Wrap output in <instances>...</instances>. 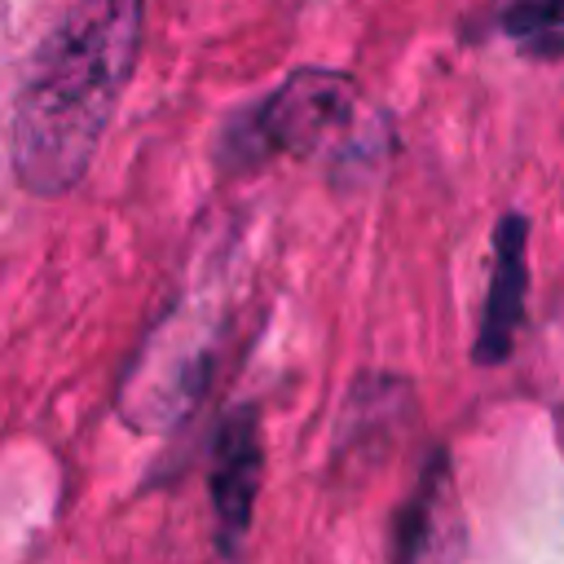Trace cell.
<instances>
[{
    "instance_id": "obj_1",
    "label": "cell",
    "mask_w": 564,
    "mask_h": 564,
    "mask_svg": "<svg viewBox=\"0 0 564 564\" xmlns=\"http://www.w3.org/2000/svg\"><path fill=\"white\" fill-rule=\"evenodd\" d=\"M141 44V0H75L35 44L9 119V163L26 194L79 185L128 88Z\"/></svg>"
},
{
    "instance_id": "obj_2",
    "label": "cell",
    "mask_w": 564,
    "mask_h": 564,
    "mask_svg": "<svg viewBox=\"0 0 564 564\" xmlns=\"http://www.w3.org/2000/svg\"><path fill=\"white\" fill-rule=\"evenodd\" d=\"M220 352L216 313H172L132 357L119 392V410L132 427L163 432L181 423L207 392Z\"/></svg>"
},
{
    "instance_id": "obj_3",
    "label": "cell",
    "mask_w": 564,
    "mask_h": 564,
    "mask_svg": "<svg viewBox=\"0 0 564 564\" xmlns=\"http://www.w3.org/2000/svg\"><path fill=\"white\" fill-rule=\"evenodd\" d=\"M357 84L335 70H295L251 119L229 137V154L251 163L260 154H322L357 123Z\"/></svg>"
},
{
    "instance_id": "obj_4",
    "label": "cell",
    "mask_w": 564,
    "mask_h": 564,
    "mask_svg": "<svg viewBox=\"0 0 564 564\" xmlns=\"http://www.w3.org/2000/svg\"><path fill=\"white\" fill-rule=\"evenodd\" d=\"M260 471H264V445H260V423L256 410H234L212 436V511L220 524V551L238 555L251 516H256V494H260Z\"/></svg>"
},
{
    "instance_id": "obj_5",
    "label": "cell",
    "mask_w": 564,
    "mask_h": 564,
    "mask_svg": "<svg viewBox=\"0 0 564 564\" xmlns=\"http://www.w3.org/2000/svg\"><path fill=\"white\" fill-rule=\"evenodd\" d=\"M463 555V520L449 489V463L436 454L419 476L410 502L397 511L392 564H458Z\"/></svg>"
},
{
    "instance_id": "obj_6",
    "label": "cell",
    "mask_w": 564,
    "mask_h": 564,
    "mask_svg": "<svg viewBox=\"0 0 564 564\" xmlns=\"http://www.w3.org/2000/svg\"><path fill=\"white\" fill-rule=\"evenodd\" d=\"M524 286H529V264H524V220L507 216L494 234V278H489V300L480 313V339H476V361H502L511 348V335L524 313Z\"/></svg>"
},
{
    "instance_id": "obj_7",
    "label": "cell",
    "mask_w": 564,
    "mask_h": 564,
    "mask_svg": "<svg viewBox=\"0 0 564 564\" xmlns=\"http://www.w3.org/2000/svg\"><path fill=\"white\" fill-rule=\"evenodd\" d=\"M502 26L533 57L564 53V0H516L502 13Z\"/></svg>"
}]
</instances>
